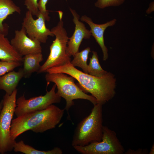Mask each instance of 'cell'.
<instances>
[{
	"label": "cell",
	"mask_w": 154,
	"mask_h": 154,
	"mask_svg": "<svg viewBox=\"0 0 154 154\" xmlns=\"http://www.w3.org/2000/svg\"><path fill=\"white\" fill-rule=\"evenodd\" d=\"M46 72L62 73L72 76L78 81L77 85L84 92L90 93L96 99L97 104L102 105L111 100L116 94V79L110 72L103 77H97L78 70L70 62L49 68Z\"/></svg>",
	"instance_id": "obj_1"
},
{
	"label": "cell",
	"mask_w": 154,
	"mask_h": 154,
	"mask_svg": "<svg viewBox=\"0 0 154 154\" xmlns=\"http://www.w3.org/2000/svg\"><path fill=\"white\" fill-rule=\"evenodd\" d=\"M64 110L52 104L45 109L31 112L17 117L12 121L11 139L15 140L27 131L42 133L55 128L62 119Z\"/></svg>",
	"instance_id": "obj_2"
},
{
	"label": "cell",
	"mask_w": 154,
	"mask_h": 154,
	"mask_svg": "<svg viewBox=\"0 0 154 154\" xmlns=\"http://www.w3.org/2000/svg\"><path fill=\"white\" fill-rule=\"evenodd\" d=\"M102 105H94L90 114L77 125L74 132L72 145L84 146L101 141L103 132Z\"/></svg>",
	"instance_id": "obj_3"
},
{
	"label": "cell",
	"mask_w": 154,
	"mask_h": 154,
	"mask_svg": "<svg viewBox=\"0 0 154 154\" xmlns=\"http://www.w3.org/2000/svg\"><path fill=\"white\" fill-rule=\"evenodd\" d=\"M59 21L56 25L50 30L55 38L50 46V52L46 60L40 66L37 72L43 73L51 68L63 65L71 62L70 57L66 54V50L69 37L64 27L62 20L63 13L58 11Z\"/></svg>",
	"instance_id": "obj_4"
},
{
	"label": "cell",
	"mask_w": 154,
	"mask_h": 154,
	"mask_svg": "<svg viewBox=\"0 0 154 154\" xmlns=\"http://www.w3.org/2000/svg\"><path fill=\"white\" fill-rule=\"evenodd\" d=\"M45 78L47 82H53L56 85L58 89L57 94L65 100L66 103L64 109L67 111L68 117H70L69 110L74 105V100H87L94 105L97 104L96 98L84 92L76 84L75 79L71 76H68L67 74L62 73H47Z\"/></svg>",
	"instance_id": "obj_5"
},
{
	"label": "cell",
	"mask_w": 154,
	"mask_h": 154,
	"mask_svg": "<svg viewBox=\"0 0 154 154\" xmlns=\"http://www.w3.org/2000/svg\"><path fill=\"white\" fill-rule=\"evenodd\" d=\"M17 89L10 95L5 94L3 97V106L0 112V153L5 154L13 149L15 140L10 135L11 127L16 106Z\"/></svg>",
	"instance_id": "obj_6"
},
{
	"label": "cell",
	"mask_w": 154,
	"mask_h": 154,
	"mask_svg": "<svg viewBox=\"0 0 154 154\" xmlns=\"http://www.w3.org/2000/svg\"><path fill=\"white\" fill-rule=\"evenodd\" d=\"M102 140L84 146H75L74 149L82 154H122L124 147L115 131L104 126Z\"/></svg>",
	"instance_id": "obj_7"
},
{
	"label": "cell",
	"mask_w": 154,
	"mask_h": 154,
	"mask_svg": "<svg viewBox=\"0 0 154 154\" xmlns=\"http://www.w3.org/2000/svg\"><path fill=\"white\" fill-rule=\"evenodd\" d=\"M54 84L49 91L46 90L43 96L26 99L24 95L16 100V106L14 114L17 117L32 111L46 109L53 104L60 102L61 97L55 92L56 87Z\"/></svg>",
	"instance_id": "obj_8"
},
{
	"label": "cell",
	"mask_w": 154,
	"mask_h": 154,
	"mask_svg": "<svg viewBox=\"0 0 154 154\" xmlns=\"http://www.w3.org/2000/svg\"><path fill=\"white\" fill-rule=\"evenodd\" d=\"M37 19H35L32 13L27 11L26 13L22 27L24 28L27 36L33 40H37L41 43H45L48 37L54 36L52 32L47 28L45 20L39 13Z\"/></svg>",
	"instance_id": "obj_9"
},
{
	"label": "cell",
	"mask_w": 154,
	"mask_h": 154,
	"mask_svg": "<svg viewBox=\"0 0 154 154\" xmlns=\"http://www.w3.org/2000/svg\"><path fill=\"white\" fill-rule=\"evenodd\" d=\"M73 17V22L75 25L74 32L72 36L69 38L66 50L67 54L70 57L79 52L80 45L84 39L90 38L92 34L85 25L79 21L80 16L75 10L70 8Z\"/></svg>",
	"instance_id": "obj_10"
},
{
	"label": "cell",
	"mask_w": 154,
	"mask_h": 154,
	"mask_svg": "<svg viewBox=\"0 0 154 154\" xmlns=\"http://www.w3.org/2000/svg\"><path fill=\"white\" fill-rule=\"evenodd\" d=\"M10 43L16 51L23 56L31 54L42 52L41 43L37 40L30 38L23 27L20 30L15 31L14 36Z\"/></svg>",
	"instance_id": "obj_11"
},
{
	"label": "cell",
	"mask_w": 154,
	"mask_h": 154,
	"mask_svg": "<svg viewBox=\"0 0 154 154\" xmlns=\"http://www.w3.org/2000/svg\"><path fill=\"white\" fill-rule=\"evenodd\" d=\"M82 22L87 23L89 26L92 35L101 47L103 54V60L106 61L108 57V49L104 44V33L106 28L109 27L113 26L116 23V20L113 19L106 23L98 24L94 23L91 19L86 15H83L80 18Z\"/></svg>",
	"instance_id": "obj_12"
},
{
	"label": "cell",
	"mask_w": 154,
	"mask_h": 154,
	"mask_svg": "<svg viewBox=\"0 0 154 154\" xmlns=\"http://www.w3.org/2000/svg\"><path fill=\"white\" fill-rule=\"evenodd\" d=\"M24 74L22 68L17 72L13 70L0 77V90L4 91L6 94L11 95L16 89Z\"/></svg>",
	"instance_id": "obj_13"
},
{
	"label": "cell",
	"mask_w": 154,
	"mask_h": 154,
	"mask_svg": "<svg viewBox=\"0 0 154 154\" xmlns=\"http://www.w3.org/2000/svg\"><path fill=\"white\" fill-rule=\"evenodd\" d=\"M5 35L0 33V60L8 62H23V56L15 50Z\"/></svg>",
	"instance_id": "obj_14"
},
{
	"label": "cell",
	"mask_w": 154,
	"mask_h": 154,
	"mask_svg": "<svg viewBox=\"0 0 154 154\" xmlns=\"http://www.w3.org/2000/svg\"><path fill=\"white\" fill-rule=\"evenodd\" d=\"M43 60L42 53H34L25 55L23 57L24 78H28L34 72H37L40 66V63Z\"/></svg>",
	"instance_id": "obj_15"
},
{
	"label": "cell",
	"mask_w": 154,
	"mask_h": 154,
	"mask_svg": "<svg viewBox=\"0 0 154 154\" xmlns=\"http://www.w3.org/2000/svg\"><path fill=\"white\" fill-rule=\"evenodd\" d=\"M21 12L20 7L12 0H0V33L6 36L8 33V27L3 24L7 17L15 12L20 14Z\"/></svg>",
	"instance_id": "obj_16"
},
{
	"label": "cell",
	"mask_w": 154,
	"mask_h": 154,
	"mask_svg": "<svg viewBox=\"0 0 154 154\" xmlns=\"http://www.w3.org/2000/svg\"><path fill=\"white\" fill-rule=\"evenodd\" d=\"M15 152H20L25 154H62V149L58 147L47 151L39 150L26 144L21 140L15 143L13 149Z\"/></svg>",
	"instance_id": "obj_17"
},
{
	"label": "cell",
	"mask_w": 154,
	"mask_h": 154,
	"mask_svg": "<svg viewBox=\"0 0 154 154\" xmlns=\"http://www.w3.org/2000/svg\"><path fill=\"white\" fill-rule=\"evenodd\" d=\"M92 57L90 59L88 66V74L98 77H101L106 75L108 72L104 70L100 64L97 52H92Z\"/></svg>",
	"instance_id": "obj_18"
},
{
	"label": "cell",
	"mask_w": 154,
	"mask_h": 154,
	"mask_svg": "<svg viewBox=\"0 0 154 154\" xmlns=\"http://www.w3.org/2000/svg\"><path fill=\"white\" fill-rule=\"evenodd\" d=\"M90 52V48L88 47L81 51L76 53L74 56V58L71 61V64L74 66H78L81 68L84 72L88 74V66L87 63L89 53Z\"/></svg>",
	"instance_id": "obj_19"
},
{
	"label": "cell",
	"mask_w": 154,
	"mask_h": 154,
	"mask_svg": "<svg viewBox=\"0 0 154 154\" xmlns=\"http://www.w3.org/2000/svg\"><path fill=\"white\" fill-rule=\"evenodd\" d=\"M23 62L0 61V77L22 65Z\"/></svg>",
	"instance_id": "obj_20"
},
{
	"label": "cell",
	"mask_w": 154,
	"mask_h": 154,
	"mask_svg": "<svg viewBox=\"0 0 154 154\" xmlns=\"http://www.w3.org/2000/svg\"><path fill=\"white\" fill-rule=\"evenodd\" d=\"M125 0H97L95 3L96 7L103 9L110 6H119L123 4Z\"/></svg>",
	"instance_id": "obj_21"
},
{
	"label": "cell",
	"mask_w": 154,
	"mask_h": 154,
	"mask_svg": "<svg viewBox=\"0 0 154 154\" xmlns=\"http://www.w3.org/2000/svg\"><path fill=\"white\" fill-rule=\"evenodd\" d=\"M39 0H25L24 5L28 11L30 12L33 15L37 17L39 14L38 4Z\"/></svg>",
	"instance_id": "obj_22"
},
{
	"label": "cell",
	"mask_w": 154,
	"mask_h": 154,
	"mask_svg": "<svg viewBox=\"0 0 154 154\" xmlns=\"http://www.w3.org/2000/svg\"><path fill=\"white\" fill-rule=\"evenodd\" d=\"M48 0H39L38 2V8L40 13L43 16L46 21H49L50 17L49 16L48 11L46 9V4Z\"/></svg>",
	"instance_id": "obj_23"
},
{
	"label": "cell",
	"mask_w": 154,
	"mask_h": 154,
	"mask_svg": "<svg viewBox=\"0 0 154 154\" xmlns=\"http://www.w3.org/2000/svg\"><path fill=\"white\" fill-rule=\"evenodd\" d=\"M143 151H142L141 149L140 150H139L137 151H132L131 149H129V150L127 151L125 153L126 154H136V153H137V154H142V153H143Z\"/></svg>",
	"instance_id": "obj_24"
},
{
	"label": "cell",
	"mask_w": 154,
	"mask_h": 154,
	"mask_svg": "<svg viewBox=\"0 0 154 154\" xmlns=\"http://www.w3.org/2000/svg\"><path fill=\"white\" fill-rule=\"evenodd\" d=\"M149 154H154V144L152 146L151 150L149 153Z\"/></svg>",
	"instance_id": "obj_25"
},
{
	"label": "cell",
	"mask_w": 154,
	"mask_h": 154,
	"mask_svg": "<svg viewBox=\"0 0 154 154\" xmlns=\"http://www.w3.org/2000/svg\"><path fill=\"white\" fill-rule=\"evenodd\" d=\"M3 106V100H2L0 102V112Z\"/></svg>",
	"instance_id": "obj_26"
}]
</instances>
